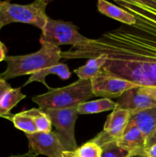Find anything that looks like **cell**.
Returning a JSON list of instances; mask_svg holds the SVG:
<instances>
[{
	"label": "cell",
	"mask_w": 156,
	"mask_h": 157,
	"mask_svg": "<svg viewBox=\"0 0 156 157\" xmlns=\"http://www.w3.org/2000/svg\"><path fill=\"white\" fill-rule=\"evenodd\" d=\"M28 140L30 153L44 155L48 157H62L65 149L54 131L49 133H37L26 134Z\"/></svg>",
	"instance_id": "9c48e42d"
},
{
	"label": "cell",
	"mask_w": 156,
	"mask_h": 157,
	"mask_svg": "<svg viewBox=\"0 0 156 157\" xmlns=\"http://www.w3.org/2000/svg\"><path fill=\"white\" fill-rule=\"evenodd\" d=\"M143 90L146 94H148L153 100L156 101V87H143Z\"/></svg>",
	"instance_id": "d4e9b609"
},
{
	"label": "cell",
	"mask_w": 156,
	"mask_h": 157,
	"mask_svg": "<svg viewBox=\"0 0 156 157\" xmlns=\"http://www.w3.org/2000/svg\"><path fill=\"white\" fill-rule=\"evenodd\" d=\"M49 2L47 0H37L30 4L18 5L0 1V30L13 22L32 25L42 30L49 18L46 13Z\"/></svg>",
	"instance_id": "277c9868"
},
{
	"label": "cell",
	"mask_w": 156,
	"mask_h": 157,
	"mask_svg": "<svg viewBox=\"0 0 156 157\" xmlns=\"http://www.w3.org/2000/svg\"><path fill=\"white\" fill-rule=\"evenodd\" d=\"M93 97L91 81L78 80L66 87L51 89L44 94L33 97L32 101L43 110H60L76 107Z\"/></svg>",
	"instance_id": "3957f363"
},
{
	"label": "cell",
	"mask_w": 156,
	"mask_h": 157,
	"mask_svg": "<svg viewBox=\"0 0 156 157\" xmlns=\"http://www.w3.org/2000/svg\"><path fill=\"white\" fill-rule=\"evenodd\" d=\"M40 40L59 47L64 44L76 46L88 41L90 38L84 36L78 32V28L70 21L54 20L48 18Z\"/></svg>",
	"instance_id": "8992f818"
},
{
	"label": "cell",
	"mask_w": 156,
	"mask_h": 157,
	"mask_svg": "<svg viewBox=\"0 0 156 157\" xmlns=\"http://www.w3.org/2000/svg\"><path fill=\"white\" fill-rule=\"evenodd\" d=\"M102 149V157H130L132 153L128 150L118 146L116 142H111L105 144Z\"/></svg>",
	"instance_id": "ffe728a7"
},
{
	"label": "cell",
	"mask_w": 156,
	"mask_h": 157,
	"mask_svg": "<svg viewBox=\"0 0 156 157\" xmlns=\"http://www.w3.org/2000/svg\"><path fill=\"white\" fill-rule=\"evenodd\" d=\"M50 75H56L61 79L67 80L70 78V75H71V73H70L68 66L67 64H63V63H58V64L51 66V67L43 69V70H41L39 71L34 73L33 75H31L29 79L21 87H24L27 84L34 82V81H38V82H40L42 84H44L47 89H49L50 90L52 88L49 87L48 84L45 81L46 77Z\"/></svg>",
	"instance_id": "4fadbf2b"
},
{
	"label": "cell",
	"mask_w": 156,
	"mask_h": 157,
	"mask_svg": "<svg viewBox=\"0 0 156 157\" xmlns=\"http://www.w3.org/2000/svg\"><path fill=\"white\" fill-rule=\"evenodd\" d=\"M130 117L127 110L115 109L107 117L103 130L91 140L99 147L111 142H116L122 136L126 128Z\"/></svg>",
	"instance_id": "ba28073f"
},
{
	"label": "cell",
	"mask_w": 156,
	"mask_h": 157,
	"mask_svg": "<svg viewBox=\"0 0 156 157\" xmlns=\"http://www.w3.org/2000/svg\"><path fill=\"white\" fill-rule=\"evenodd\" d=\"M97 8L99 12L110 18L121 21L125 25H132L136 23V18L131 13L125 9L115 6L105 0H99L97 2Z\"/></svg>",
	"instance_id": "5bb4252c"
},
{
	"label": "cell",
	"mask_w": 156,
	"mask_h": 157,
	"mask_svg": "<svg viewBox=\"0 0 156 157\" xmlns=\"http://www.w3.org/2000/svg\"><path fill=\"white\" fill-rule=\"evenodd\" d=\"M129 121L136 124L147 139L156 130V107L130 113Z\"/></svg>",
	"instance_id": "7c38bea8"
},
{
	"label": "cell",
	"mask_w": 156,
	"mask_h": 157,
	"mask_svg": "<svg viewBox=\"0 0 156 157\" xmlns=\"http://www.w3.org/2000/svg\"><path fill=\"white\" fill-rule=\"evenodd\" d=\"M9 157H38V155L35 154V153H30V152H28L27 153H24V154L12 155V156H9Z\"/></svg>",
	"instance_id": "4316f807"
},
{
	"label": "cell",
	"mask_w": 156,
	"mask_h": 157,
	"mask_svg": "<svg viewBox=\"0 0 156 157\" xmlns=\"http://www.w3.org/2000/svg\"><path fill=\"white\" fill-rule=\"evenodd\" d=\"M90 81L94 96L110 100L111 98H120L127 90L139 87L127 80L106 73L102 71Z\"/></svg>",
	"instance_id": "52a82bcc"
},
{
	"label": "cell",
	"mask_w": 156,
	"mask_h": 157,
	"mask_svg": "<svg viewBox=\"0 0 156 157\" xmlns=\"http://www.w3.org/2000/svg\"><path fill=\"white\" fill-rule=\"evenodd\" d=\"M6 52H7V49H6V45L0 41V62L5 61L6 56H7Z\"/></svg>",
	"instance_id": "484cf974"
},
{
	"label": "cell",
	"mask_w": 156,
	"mask_h": 157,
	"mask_svg": "<svg viewBox=\"0 0 156 157\" xmlns=\"http://www.w3.org/2000/svg\"><path fill=\"white\" fill-rule=\"evenodd\" d=\"M55 127V134L66 151H75L78 148L75 140V123L79 117L77 106L60 110H44Z\"/></svg>",
	"instance_id": "5b68a950"
},
{
	"label": "cell",
	"mask_w": 156,
	"mask_h": 157,
	"mask_svg": "<svg viewBox=\"0 0 156 157\" xmlns=\"http://www.w3.org/2000/svg\"><path fill=\"white\" fill-rule=\"evenodd\" d=\"M79 157H102V149L98 144L90 140L75 150Z\"/></svg>",
	"instance_id": "44dd1931"
},
{
	"label": "cell",
	"mask_w": 156,
	"mask_h": 157,
	"mask_svg": "<svg viewBox=\"0 0 156 157\" xmlns=\"http://www.w3.org/2000/svg\"><path fill=\"white\" fill-rule=\"evenodd\" d=\"M106 59L107 58L105 55L90 58L85 65L75 69L73 72L79 78V80L90 81L102 71V67L106 62Z\"/></svg>",
	"instance_id": "9a60e30c"
},
{
	"label": "cell",
	"mask_w": 156,
	"mask_h": 157,
	"mask_svg": "<svg viewBox=\"0 0 156 157\" xmlns=\"http://www.w3.org/2000/svg\"><path fill=\"white\" fill-rule=\"evenodd\" d=\"M21 87L12 88L7 90L0 99V117L10 113V110L17 105L21 100L26 98L21 92Z\"/></svg>",
	"instance_id": "e0dca14e"
},
{
	"label": "cell",
	"mask_w": 156,
	"mask_h": 157,
	"mask_svg": "<svg viewBox=\"0 0 156 157\" xmlns=\"http://www.w3.org/2000/svg\"><path fill=\"white\" fill-rule=\"evenodd\" d=\"M116 104V109L127 110L130 113L156 107V101L145 93L142 87H133L125 91Z\"/></svg>",
	"instance_id": "30bf717a"
},
{
	"label": "cell",
	"mask_w": 156,
	"mask_h": 157,
	"mask_svg": "<svg viewBox=\"0 0 156 157\" xmlns=\"http://www.w3.org/2000/svg\"><path fill=\"white\" fill-rule=\"evenodd\" d=\"M130 157H144V156H130Z\"/></svg>",
	"instance_id": "f1b7e54d"
},
{
	"label": "cell",
	"mask_w": 156,
	"mask_h": 157,
	"mask_svg": "<svg viewBox=\"0 0 156 157\" xmlns=\"http://www.w3.org/2000/svg\"><path fill=\"white\" fill-rule=\"evenodd\" d=\"M3 118L12 121L15 128L24 132L25 134H32L37 133L35 124L32 117L28 113L27 110L20 112L16 114L9 113Z\"/></svg>",
	"instance_id": "ac0fdd59"
},
{
	"label": "cell",
	"mask_w": 156,
	"mask_h": 157,
	"mask_svg": "<svg viewBox=\"0 0 156 157\" xmlns=\"http://www.w3.org/2000/svg\"><path fill=\"white\" fill-rule=\"evenodd\" d=\"M32 117L35 124L37 132L38 133H49L51 131L52 123L48 115L40 108H32L27 110Z\"/></svg>",
	"instance_id": "d6986e66"
},
{
	"label": "cell",
	"mask_w": 156,
	"mask_h": 157,
	"mask_svg": "<svg viewBox=\"0 0 156 157\" xmlns=\"http://www.w3.org/2000/svg\"><path fill=\"white\" fill-rule=\"evenodd\" d=\"M11 87H11L10 84L0 77V99H1V98L2 97V95L4 94L9 89H10Z\"/></svg>",
	"instance_id": "7402d4cb"
},
{
	"label": "cell",
	"mask_w": 156,
	"mask_h": 157,
	"mask_svg": "<svg viewBox=\"0 0 156 157\" xmlns=\"http://www.w3.org/2000/svg\"><path fill=\"white\" fill-rule=\"evenodd\" d=\"M62 157H79L75 151H64L62 153Z\"/></svg>",
	"instance_id": "83f0119b"
},
{
	"label": "cell",
	"mask_w": 156,
	"mask_h": 157,
	"mask_svg": "<svg viewBox=\"0 0 156 157\" xmlns=\"http://www.w3.org/2000/svg\"><path fill=\"white\" fill-rule=\"evenodd\" d=\"M116 143L118 146L129 151L132 156L146 157V137L132 121H128L124 133Z\"/></svg>",
	"instance_id": "8fae6325"
},
{
	"label": "cell",
	"mask_w": 156,
	"mask_h": 157,
	"mask_svg": "<svg viewBox=\"0 0 156 157\" xmlns=\"http://www.w3.org/2000/svg\"><path fill=\"white\" fill-rule=\"evenodd\" d=\"M41 48L35 53L24 55L6 56L5 61L7 68L0 77L7 80L26 75H33L43 69L47 68L60 63L61 50L59 47L40 40Z\"/></svg>",
	"instance_id": "7a4b0ae2"
},
{
	"label": "cell",
	"mask_w": 156,
	"mask_h": 157,
	"mask_svg": "<svg viewBox=\"0 0 156 157\" xmlns=\"http://www.w3.org/2000/svg\"><path fill=\"white\" fill-rule=\"evenodd\" d=\"M116 107V102L110 99L101 98L96 101H86L79 104L77 106V111L79 114H91L113 110Z\"/></svg>",
	"instance_id": "2e32d148"
},
{
	"label": "cell",
	"mask_w": 156,
	"mask_h": 157,
	"mask_svg": "<svg viewBox=\"0 0 156 157\" xmlns=\"http://www.w3.org/2000/svg\"><path fill=\"white\" fill-rule=\"evenodd\" d=\"M156 144V130L146 139V148Z\"/></svg>",
	"instance_id": "603a6c76"
},
{
	"label": "cell",
	"mask_w": 156,
	"mask_h": 157,
	"mask_svg": "<svg viewBox=\"0 0 156 157\" xmlns=\"http://www.w3.org/2000/svg\"><path fill=\"white\" fill-rule=\"evenodd\" d=\"M145 156L156 157V144L146 148V150H145Z\"/></svg>",
	"instance_id": "cb8c5ba5"
},
{
	"label": "cell",
	"mask_w": 156,
	"mask_h": 157,
	"mask_svg": "<svg viewBox=\"0 0 156 157\" xmlns=\"http://www.w3.org/2000/svg\"><path fill=\"white\" fill-rule=\"evenodd\" d=\"M136 18L122 25L61 52V58L106 56L102 71L139 87H156V0H116Z\"/></svg>",
	"instance_id": "6da1fadb"
}]
</instances>
